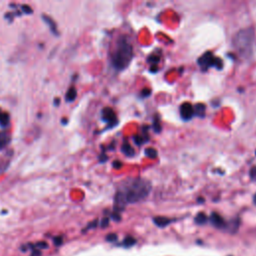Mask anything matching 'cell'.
<instances>
[{"mask_svg": "<svg viewBox=\"0 0 256 256\" xmlns=\"http://www.w3.org/2000/svg\"><path fill=\"white\" fill-rule=\"evenodd\" d=\"M151 183L140 177L128 178L121 184L114 197L115 213L122 211L128 204L141 202L151 192Z\"/></svg>", "mask_w": 256, "mask_h": 256, "instance_id": "obj_1", "label": "cell"}, {"mask_svg": "<svg viewBox=\"0 0 256 256\" xmlns=\"http://www.w3.org/2000/svg\"><path fill=\"white\" fill-rule=\"evenodd\" d=\"M145 155L151 158V159H153V158L157 157V150L152 147H148L145 149Z\"/></svg>", "mask_w": 256, "mask_h": 256, "instance_id": "obj_14", "label": "cell"}, {"mask_svg": "<svg viewBox=\"0 0 256 256\" xmlns=\"http://www.w3.org/2000/svg\"><path fill=\"white\" fill-rule=\"evenodd\" d=\"M180 115L183 120H190L194 116V109L191 103L184 102L180 106Z\"/></svg>", "mask_w": 256, "mask_h": 256, "instance_id": "obj_6", "label": "cell"}, {"mask_svg": "<svg viewBox=\"0 0 256 256\" xmlns=\"http://www.w3.org/2000/svg\"><path fill=\"white\" fill-rule=\"evenodd\" d=\"M253 201H254V203L256 204V194L254 195V198H253Z\"/></svg>", "mask_w": 256, "mask_h": 256, "instance_id": "obj_30", "label": "cell"}, {"mask_svg": "<svg viewBox=\"0 0 256 256\" xmlns=\"http://www.w3.org/2000/svg\"><path fill=\"white\" fill-rule=\"evenodd\" d=\"M42 19L44 20L46 23H47V25H48V27H49L51 32H52L53 34H55V35H59L58 29H57V25H56L55 21H54L52 18H51L50 16H48V15L43 14L42 15Z\"/></svg>", "mask_w": 256, "mask_h": 256, "instance_id": "obj_7", "label": "cell"}, {"mask_svg": "<svg viewBox=\"0 0 256 256\" xmlns=\"http://www.w3.org/2000/svg\"><path fill=\"white\" fill-rule=\"evenodd\" d=\"M233 47L237 54L243 59L252 57L255 44V32L252 27L239 30L233 37Z\"/></svg>", "mask_w": 256, "mask_h": 256, "instance_id": "obj_3", "label": "cell"}, {"mask_svg": "<svg viewBox=\"0 0 256 256\" xmlns=\"http://www.w3.org/2000/svg\"><path fill=\"white\" fill-rule=\"evenodd\" d=\"M102 118L104 121L108 122V127H113L117 124V117L110 107H106L102 110Z\"/></svg>", "mask_w": 256, "mask_h": 256, "instance_id": "obj_5", "label": "cell"}, {"mask_svg": "<svg viewBox=\"0 0 256 256\" xmlns=\"http://www.w3.org/2000/svg\"><path fill=\"white\" fill-rule=\"evenodd\" d=\"M153 128H154V130L156 132H160L161 131V124H160V120L159 118H154V121H153Z\"/></svg>", "mask_w": 256, "mask_h": 256, "instance_id": "obj_17", "label": "cell"}, {"mask_svg": "<svg viewBox=\"0 0 256 256\" xmlns=\"http://www.w3.org/2000/svg\"><path fill=\"white\" fill-rule=\"evenodd\" d=\"M7 142L6 134H0V147H3Z\"/></svg>", "mask_w": 256, "mask_h": 256, "instance_id": "obj_19", "label": "cell"}, {"mask_svg": "<svg viewBox=\"0 0 256 256\" xmlns=\"http://www.w3.org/2000/svg\"><path fill=\"white\" fill-rule=\"evenodd\" d=\"M151 94V89L150 88H144L141 91V96L142 97H148Z\"/></svg>", "mask_w": 256, "mask_h": 256, "instance_id": "obj_20", "label": "cell"}, {"mask_svg": "<svg viewBox=\"0 0 256 256\" xmlns=\"http://www.w3.org/2000/svg\"><path fill=\"white\" fill-rule=\"evenodd\" d=\"M9 123V115L5 112L0 111V125L2 127H5Z\"/></svg>", "mask_w": 256, "mask_h": 256, "instance_id": "obj_13", "label": "cell"}, {"mask_svg": "<svg viewBox=\"0 0 256 256\" xmlns=\"http://www.w3.org/2000/svg\"><path fill=\"white\" fill-rule=\"evenodd\" d=\"M133 58V46L126 36L117 39L113 52L111 54V63L116 70H123L130 64Z\"/></svg>", "mask_w": 256, "mask_h": 256, "instance_id": "obj_2", "label": "cell"}, {"mask_svg": "<svg viewBox=\"0 0 256 256\" xmlns=\"http://www.w3.org/2000/svg\"><path fill=\"white\" fill-rule=\"evenodd\" d=\"M210 220H211V223L214 225V226H216V227L221 228V227H223L224 225H225L224 219L221 216H220L219 214H217V213H212L211 214V217H210Z\"/></svg>", "mask_w": 256, "mask_h": 256, "instance_id": "obj_8", "label": "cell"}, {"mask_svg": "<svg viewBox=\"0 0 256 256\" xmlns=\"http://www.w3.org/2000/svg\"><path fill=\"white\" fill-rule=\"evenodd\" d=\"M250 176H251L252 179L256 180V167H253L251 169V171H250Z\"/></svg>", "mask_w": 256, "mask_h": 256, "instance_id": "obj_25", "label": "cell"}, {"mask_svg": "<svg viewBox=\"0 0 256 256\" xmlns=\"http://www.w3.org/2000/svg\"><path fill=\"white\" fill-rule=\"evenodd\" d=\"M22 9L26 14H30L33 12V10L30 8V6H28V5H22Z\"/></svg>", "mask_w": 256, "mask_h": 256, "instance_id": "obj_22", "label": "cell"}, {"mask_svg": "<svg viewBox=\"0 0 256 256\" xmlns=\"http://www.w3.org/2000/svg\"><path fill=\"white\" fill-rule=\"evenodd\" d=\"M193 109H194V115L200 117V118H203V117L205 116V109H206V107H205V105H204V104L198 103V104H196L195 106L193 107Z\"/></svg>", "mask_w": 256, "mask_h": 256, "instance_id": "obj_9", "label": "cell"}, {"mask_svg": "<svg viewBox=\"0 0 256 256\" xmlns=\"http://www.w3.org/2000/svg\"><path fill=\"white\" fill-rule=\"evenodd\" d=\"M153 221H154V223L157 225V226L164 227V226H167V225L171 222V219L166 218V217H162V216H158V217H155L154 219H153Z\"/></svg>", "mask_w": 256, "mask_h": 256, "instance_id": "obj_11", "label": "cell"}, {"mask_svg": "<svg viewBox=\"0 0 256 256\" xmlns=\"http://www.w3.org/2000/svg\"><path fill=\"white\" fill-rule=\"evenodd\" d=\"M31 256H41V250L34 249L32 251V253H31Z\"/></svg>", "mask_w": 256, "mask_h": 256, "instance_id": "obj_26", "label": "cell"}, {"mask_svg": "<svg viewBox=\"0 0 256 256\" xmlns=\"http://www.w3.org/2000/svg\"><path fill=\"white\" fill-rule=\"evenodd\" d=\"M195 221L198 224H203V223H205L207 221V216L204 213H199L195 217Z\"/></svg>", "mask_w": 256, "mask_h": 256, "instance_id": "obj_15", "label": "cell"}, {"mask_svg": "<svg viewBox=\"0 0 256 256\" xmlns=\"http://www.w3.org/2000/svg\"><path fill=\"white\" fill-rule=\"evenodd\" d=\"M116 239V235L115 234H109L108 236H107V240H109V241H113V240Z\"/></svg>", "mask_w": 256, "mask_h": 256, "instance_id": "obj_27", "label": "cell"}, {"mask_svg": "<svg viewBox=\"0 0 256 256\" xmlns=\"http://www.w3.org/2000/svg\"><path fill=\"white\" fill-rule=\"evenodd\" d=\"M255 154H256V152H255Z\"/></svg>", "mask_w": 256, "mask_h": 256, "instance_id": "obj_31", "label": "cell"}, {"mask_svg": "<svg viewBox=\"0 0 256 256\" xmlns=\"http://www.w3.org/2000/svg\"><path fill=\"white\" fill-rule=\"evenodd\" d=\"M53 241H54V244L56 245V246H60V245L62 244V242H63V239H62V237L58 236V237H55Z\"/></svg>", "mask_w": 256, "mask_h": 256, "instance_id": "obj_21", "label": "cell"}, {"mask_svg": "<svg viewBox=\"0 0 256 256\" xmlns=\"http://www.w3.org/2000/svg\"><path fill=\"white\" fill-rule=\"evenodd\" d=\"M35 245V249H38V250H42V249H46L48 248V244L44 242V241H41V242H37Z\"/></svg>", "mask_w": 256, "mask_h": 256, "instance_id": "obj_18", "label": "cell"}, {"mask_svg": "<svg viewBox=\"0 0 256 256\" xmlns=\"http://www.w3.org/2000/svg\"><path fill=\"white\" fill-rule=\"evenodd\" d=\"M147 61L148 62H150V63H152V65H157L158 64V62H159L160 61V56L159 55H151V56H149V57H148V59H147Z\"/></svg>", "mask_w": 256, "mask_h": 256, "instance_id": "obj_16", "label": "cell"}, {"mask_svg": "<svg viewBox=\"0 0 256 256\" xmlns=\"http://www.w3.org/2000/svg\"><path fill=\"white\" fill-rule=\"evenodd\" d=\"M121 151H122V153H123L124 155H126L128 157H131V156L134 155V149H133L132 146L129 144V143H127V142H125V143H123V144H122Z\"/></svg>", "mask_w": 256, "mask_h": 256, "instance_id": "obj_10", "label": "cell"}, {"mask_svg": "<svg viewBox=\"0 0 256 256\" xmlns=\"http://www.w3.org/2000/svg\"><path fill=\"white\" fill-rule=\"evenodd\" d=\"M113 167L115 168V169H119V168L122 167V163L120 161H118V160H116V161L113 162Z\"/></svg>", "mask_w": 256, "mask_h": 256, "instance_id": "obj_24", "label": "cell"}, {"mask_svg": "<svg viewBox=\"0 0 256 256\" xmlns=\"http://www.w3.org/2000/svg\"><path fill=\"white\" fill-rule=\"evenodd\" d=\"M97 225V220H95V221H93V222H91V223H89V225L88 226H87V229H90V228H94L95 226Z\"/></svg>", "mask_w": 256, "mask_h": 256, "instance_id": "obj_28", "label": "cell"}, {"mask_svg": "<svg viewBox=\"0 0 256 256\" xmlns=\"http://www.w3.org/2000/svg\"><path fill=\"white\" fill-rule=\"evenodd\" d=\"M157 70H158V68L156 67V65H152L151 67H150V71H151V72H156Z\"/></svg>", "mask_w": 256, "mask_h": 256, "instance_id": "obj_29", "label": "cell"}, {"mask_svg": "<svg viewBox=\"0 0 256 256\" xmlns=\"http://www.w3.org/2000/svg\"><path fill=\"white\" fill-rule=\"evenodd\" d=\"M108 223H109V219L107 218V217H105V218L102 219V221H101V226H102V227H106L107 225H108Z\"/></svg>", "mask_w": 256, "mask_h": 256, "instance_id": "obj_23", "label": "cell"}, {"mask_svg": "<svg viewBox=\"0 0 256 256\" xmlns=\"http://www.w3.org/2000/svg\"><path fill=\"white\" fill-rule=\"evenodd\" d=\"M76 96H77V90L75 89V87H70L66 93V100L68 102H72L75 100Z\"/></svg>", "mask_w": 256, "mask_h": 256, "instance_id": "obj_12", "label": "cell"}, {"mask_svg": "<svg viewBox=\"0 0 256 256\" xmlns=\"http://www.w3.org/2000/svg\"><path fill=\"white\" fill-rule=\"evenodd\" d=\"M198 65L202 68V70H207L210 67H216L217 69H222L223 62L220 58L215 57L211 52H206L198 59Z\"/></svg>", "mask_w": 256, "mask_h": 256, "instance_id": "obj_4", "label": "cell"}]
</instances>
